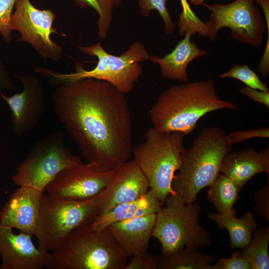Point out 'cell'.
<instances>
[{
    "label": "cell",
    "instance_id": "30bf717a",
    "mask_svg": "<svg viewBox=\"0 0 269 269\" xmlns=\"http://www.w3.org/2000/svg\"><path fill=\"white\" fill-rule=\"evenodd\" d=\"M255 0H235L228 4L203 3L210 11L206 21L210 29V39L214 41L219 30L227 27L231 36L240 42L253 47L263 43L266 25Z\"/></svg>",
    "mask_w": 269,
    "mask_h": 269
},
{
    "label": "cell",
    "instance_id": "5b68a950",
    "mask_svg": "<svg viewBox=\"0 0 269 269\" xmlns=\"http://www.w3.org/2000/svg\"><path fill=\"white\" fill-rule=\"evenodd\" d=\"M92 222L73 230L51 253L48 269H124L128 257L107 228L92 229Z\"/></svg>",
    "mask_w": 269,
    "mask_h": 269
},
{
    "label": "cell",
    "instance_id": "ba28073f",
    "mask_svg": "<svg viewBox=\"0 0 269 269\" xmlns=\"http://www.w3.org/2000/svg\"><path fill=\"white\" fill-rule=\"evenodd\" d=\"M97 195L84 200H72L44 193L34 235L38 248L52 252L75 228L92 222L97 214Z\"/></svg>",
    "mask_w": 269,
    "mask_h": 269
},
{
    "label": "cell",
    "instance_id": "cb8c5ba5",
    "mask_svg": "<svg viewBox=\"0 0 269 269\" xmlns=\"http://www.w3.org/2000/svg\"><path fill=\"white\" fill-rule=\"evenodd\" d=\"M253 238L248 246L249 261L252 269H269V227L256 229Z\"/></svg>",
    "mask_w": 269,
    "mask_h": 269
},
{
    "label": "cell",
    "instance_id": "e575fe53",
    "mask_svg": "<svg viewBox=\"0 0 269 269\" xmlns=\"http://www.w3.org/2000/svg\"><path fill=\"white\" fill-rule=\"evenodd\" d=\"M15 90V86L10 79L3 64L0 60V91Z\"/></svg>",
    "mask_w": 269,
    "mask_h": 269
},
{
    "label": "cell",
    "instance_id": "4dcf8cb0",
    "mask_svg": "<svg viewBox=\"0 0 269 269\" xmlns=\"http://www.w3.org/2000/svg\"><path fill=\"white\" fill-rule=\"evenodd\" d=\"M161 256L147 252L134 256L124 269H160Z\"/></svg>",
    "mask_w": 269,
    "mask_h": 269
},
{
    "label": "cell",
    "instance_id": "1f68e13d",
    "mask_svg": "<svg viewBox=\"0 0 269 269\" xmlns=\"http://www.w3.org/2000/svg\"><path fill=\"white\" fill-rule=\"evenodd\" d=\"M229 142L232 145L254 137L269 138V129L261 127L255 129L233 132L227 134Z\"/></svg>",
    "mask_w": 269,
    "mask_h": 269
},
{
    "label": "cell",
    "instance_id": "f546056e",
    "mask_svg": "<svg viewBox=\"0 0 269 269\" xmlns=\"http://www.w3.org/2000/svg\"><path fill=\"white\" fill-rule=\"evenodd\" d=\"M17 0H0V33L6 43L12 40L11 18Z\"/></svg>",
    "mask_w": 269,
    "mask_h": 269
},
{
    "label": "cell",
    "instance_id": "9a60e30c",
    "mask_svg": "<svg viewBox=\"0 0 269 269\" xmlns=\"http://www.w3.org/2000/svg\"><path fill=\"white\" fill-rule=\"evenodd\" d=\"M0 224V269H41L46 267L51 253L36 247L32 235Z\"/></svg>",
    "mask_w": 269,
    "mask_h": 269
},
{
    "label": "cell",
    "instance_id": "7c38bea8",
    "mask_svg": "<svg viewBox=\"0 0 269 269\" xmlns=\"http://www.w3.org/2000/svg\"><path fill=\"white\" fill-rule=\"evenodd\" d=\"M112 172L94 163L82 162L62 170L46 186L47 194L72 200H84L98 195L107 185Z\"/></svg>",
    "mask_w": 269,
    "mask_h": 269
},
{
    "label": "cell",
    "instance_id": "484cf974",
    "mask_svg": "<svg viewBox=\"0 0 269 269\" xmlns=\"http://www.w3.org/2000/svg\"><path fill=\"white\" fill-rule=\"evenodd\" d=\"M182 12L179 15L178 32L184 36L189 32L192 35L198 33L201 36L210 38V29L206 22L200 19L192 10L188 0H180Z\"/></svg>",
    "mask_w": 269,
    "mask_h": 269
},
{
    "label": "cell",
    "instance_id": "4fadbf2b",
    "mask_svg": "<svg viewBox=\"0 0 269 269\" xmlns=\"http://www.w3.org/2000/svg\"><path fill=\"white\" fill-rule=\"evenodd\" d=\"M14 76L22 84V91L9 97L2 91H0V95L11 110L12 130L20 136L37 124L45 107V96L42 84L34 75L14 74Z\"/></svg>",
    "mask_w": 269,
    "mask_h": 269
},
{
    "label": "cell",
    "instance_id": "8d00e7d4",
    "mask_svg": "<svg viewBox=\"0 0 269 269\" xmlns=\"http://www.w3.org/2000/svg\"><path fill=\"white\" fill-rule=\"evenodd\" d=\"M114 0L115 4L116 6H119L120 4L122 1V0Z\"/></svg>",
    "mask_w": 269,
    "mask_h": 269
},
{
    "label": "cell",
    "instance_id": "7a4b0ae2",
    "mask_svg": "<svg viewBox=\"0 0 269 269\" xmlns=\"http://www.w3.org/2000/svg\"><path fill=\"white\" fill-rule=\"evenodd\" d=\"M235 104L217 93L212 79L186 82L163 91L149 110L153 128L164 132L189 134L206 114L221 109L235 110Z\"/></svg>",
    "mask_w": 269,
    "mask_h": 269
},
{
    "label": "cell",
    "instance_id": "e0dca14e",
    "mask_svg": "<svg viewBox=\"0 0 269 269\" xmlns=\"http://www.w3.org/2000/svg\"><path fill=\"white\" fill-rule=\"evenodd\" d=\"M156 213L113 223L106 228L128 257L147 252Z\"/></svg>",
    "mask_w": 269,
    "mask_h": 269
},
{
    "label": "cell",
    "instance_id": "8fae6325",
    "mask_svg": "<svg viewBox=\"0 0 269 269\" xmlns=\"http://www.w3.org/2000/svg\"><path fill=\"white\" fill-rule=\"evenodd\" d=\"M11 18L12 30L20 33L18 42L28 43L45 60L58 62L62 57V47L51 38L53 33L61 34L53 27L56 14L51 9L40 10L30 0H17Z\"/></svg>",
    "mask_w": 269,
    "mask_h": 269
},
{
    "label": "cell",
    "instance_id": "3957f363",
    "mask_svg": "<svg viewBox=\"0 0 269 269\" xmlns=\"http://www.w3.org/2000/svg\"><path fill=\"white\" fill-rule=\"evenodd\" d=\"M231 150L222 128L202 130L191 146L182 152L181 166L172 182L175 194L185 204L193 203L198 193L216 179L224 158Z\"/></svg>",
    "mask_w": 269,
    "mask_h": 269
},
{
    "label": "cell",
    "instance_id": "2e32d148",
    "mask_svg": "<svg viewBox=\"0 0 269 269\" xmlns=\"http://www.w3.org/2000/svg\"><path fill=\"white\" fill-rule=\"evenodd\" d=\"M44 192L29 187L19 186L1 209L0 224L35 235L41 199Z\"/></svg>",
    "mask_w": 269,
    "mask_h": 269
},
{
    "label": "cell",
    "instance_id": "8992f818",
    "mask_svg": "<svg viewBox=\"0 0 269 269\" xmlns=\"http://www.w3.org/2000/svg\"><path fill=\"white\" fill-rule=\"evenodd\" d=\"M185 136L180 132H161L151 127L146 132L144 141L133 148L134 160L149 189L163 204L170 194H175L172 182L181 165Z\"/></svg>",
    "mask_w": 269,
    "mask_h": 269
},
{
    "label": "cell",
    "instance_id": "7402d4cb",
    "mask_svg": "<svg viewBox=\"0 0 269 269\" xmlns=\"http://www.w3.org/2000/svg\"><path fill=\"white\" fill-rule=\"evenodd\" d=\"M207 198L218 213L235 216L237 211L233 207L237 200L241 189L236 183L222 173L209 186Z\"/></svg>",
    "mask_w": 269,
    "mask_h": 269
},
{
    "label": "cell",
    "instance_id": "52a82bcc",
    "mask_svg": "<svg viewBox=\"0 0 269 269\" xmlns=\"http://www.w3.org/2000/svg\"><path fill=\"white\" fill-rule=\"evenodd\" d=\"M164 204L156 213L152 234L161 244L162 255L184 248L199 250L211 244L208 231L199 222L198 204H185L175 194H170Z\"/></svg>",
    "mask_w": 269,
    "mask_h": 269
},
{
    "label": "cell",
    "instance_id": "4316f807",
    "mask_svg": "<svg viewBox=\"0 0 269 269\" xmlns=\"http://www.w3.org/2000/svg\"><path fill=\"white\" fill-rule=\"evenodd\" d=\"M221 78H235L247 87L261 91L269 92L267 85L262 82L258 75L248 65H234L228 71L219 76Z\"/></svg>",
    "mask_w": 269,
    "mask_h": 269
},
{
    "label": "cell",
    "instance_id": "d6986e66",
    "mask_svg": "<svg viewBox=\"0 0 269 269\" xmlns=\"http://www.w3.org/2000/svg\"><path fill=\"white\" fill-rule=\"evenodd\" d=\"M191 35L190 33H186L173 50L163 57L150 55L149 60L159 66L163 78L188 82L187 68L189 63L207 54L206 51L199 48L195 42L191 40Z\"/></svg>",
    "mask_w": 269,
    "mask_h": 269
},
{
    "label": "cell",
    "instance_id": "f1b7e54d",
    "mask_svg": "<svg viewBox=\"0 0 269 269\" xmlns=\"http://www.w3.org/2000/svg\"><path fill=\"white\" fill-rule=\"evenodd\" d=\"M233 253L231 257L221 258L212 264L211 269H252L248 246Z\"/></svg>",
    "mask_w": 269,
    "mask_h": 269
},
{
    "label": "cell",
    "instance_id": "d590c367",
    "mask_svg": "<svg viewBox=\"0 0 269 269\" xmlns=\"http://www.w3.org/2000/svg\"><path fill=\"white\" fill-rule=\"evenodd\" d=\"M189 1L194 5L198 6L202 4L205 0H188Z\"/></svg>",
    "mask_w": 269,
    "mask_h": 269
},
{
    "label": "cell",
    "instance_id": "9c48e42d",
    "mask_svg": "<svg viewBox=\"0 0 269 269\" xmlns=\"http://www.w3.org/2000/svg\"><path fill=\"white\" fill-rule=\"evenodd\" d=\"M66 146L61 132H53L37 141L12 177L18 186L45 192L46 186L62 170L81 163Z\"/></svg>",
    "mask_w": 269,
    "mask_h": 269
},
{
    "label": "cell",
    "instance_id": "d4e9b609",
    "mask_svg": "<svg viewBox=\"0 0 269 269\" xmlns=\"http://www.w3.org/2000/svg\"><path fill=\"white\" fill-rule=\"evenodd\" d=\"M80 8L91 7L98 14V35L101 39L106 38L113 19L114 0H73Z\"/></svg>",
    "mask_w": 269,
    "mask_h": 269
},
{
    "label": "cell",
    "instance_id": "603a6c76",
    "mask_svg": "<svg viewBox=\"0 0 269 269\" xmlns=\"http://www.w3.org/2000/svg\"><path fill=\"white\" fill-rule=\"evenodd\" d=\"M215 258V255L184 248L172 254L162 255L160 269H211Z\"/></svg>",
    "mask_w": 269,
    "mask_h": 269
},
{
    "label": "cell",
    "instance_id": "d6a6232c",
    "mask_svg": "<svg viewBox=\"0 0 269 269\" xmlns=\"http://www.w3.org/2000/svg\"><path fill=\"white\" fill-rule=\"evenodd\" d=\"M268 178L267 184L255 193V210L262 216L268 222H269V180Z\"/></svg>",
    "mask_w": 269,
    "mask_h": 269
},
{
    "label": "cell",
    "instance_id": "6da1fadb",
    "mask_svg": "<svg viewBox=\"0 0 269 269\" xmlns=\"http://www.w3.org/2000/svg\"><path fill=\"white\" fill-rule=\"evenodd\" d=\"M52 102L87 162L111 169L132 157L131 111L125 94L112 84L86 78L59 85Z\"/></svg>",
    "mask_w": 269,
    "mask_h": 269
},
{
    "label": "cell",
    "instance_id": "836d02e7",
    "mask_svg": "<svg viewBox=\"0 0 269 269\" xmlns=\"http://www.w3.org/2000/svg\"><path fill=\"white\" fill-rule=\"evenodd\" d=\"M239 92L254 101L269 108V92H265L246 86L239 89Z\"/></svg>",
    "mask_w": 269,
    "mask_h": 269
},
{
    "label": "cell",
    "instance_id": "5bb4252c",
    "mask_svg": "<svg viewBox=\"0 0 269 269\" xmlns=\"http://www.w3.org/2000/svg\"><path fill=\"white\" fill-rule=\"evenodd\" d=\"M148 190V182L136 162L133 159L122 163L112 169L107 185L97 195L96 216L138 199Z\"/></svg>",
    "mask_w": 269,
    "mask_h": 269
},
{
    "label": "cell",
    "instance_id": "277c9868",
    "mask_svg": "<svg viewBox=\"0 0 269 269\" xmlns=\"http://www.w3.org/2000/svg\"><path fill=\"white\" fill-rule=\"evenodd\" d=\"M78 48L83 53L97 58L93 69L86 70L77 62L73 73H62L42 67H36L34 72L47 77L51 83L58 85L86 78L103 80L126 95L134 90L142 74V66L139 63L149 60L150 56L140 41L134 42L119 56L107 52L101 42L89 46L79 45Z\"/></svg>",
    "mask_w": 269,
    "mask_h": 269
},
{
    "label": "cell",
    "instance_id": "ac0fdd59",
    "mask_svg": "<svg viewBox=\"0 0 269 269\" xmlns=\"http://www.w3.org/2000/svg\"><path fill=\"white\" fill-rule=\"evenodd\" d=\"M220 172L233 179L241 189L254 176L269 174V147L260 152L253 148L229 152L224 158Z\"/></svg>",
    "mask_w": 269,
    "mask_h": 269
},
{
    "label": "cell",
    "instance_id": "83f0119b",
    "mask_svg": "<svg viewBox=\"0 0 269 269\" xmlns=\"http://www.w3.org/2000/svg\"><path fill=\"white\" fill-rule=\"evenodd\" d=\"M167 0H138V4L140 8V14L147 17L150 11L156 10L163 21L164 24V32L168 35H172L176 30V25L172 20L166 3Z\"/></svg>",
    "mask_w": 269,
    "mask_h": 269
},
{
    "label": "cell",
    "instance_id": "ffe728a7",
    "mask_svg": "<svg viewBox=\"0 0 269 269\" xmlns=\"http://www.w3.org/2000/svg\"><path fill=\"white\" fill-rule=\"evenodd\" d=\"M163 204L149 189L138 199L118 204L106 212L96 216L91 227L94 230H102L116 222L156 213Z\"/></svg>",
    "mask_w": 269,
    "mask_h": 269
},
{
    "label": "cell",
    "instance_id": "44dd1931",
    "mask_svg": "<svg viewBox=\"0 0 269 269\" xmlns=\"http://www.w3.org/2000/svg\"><path fill=\"white\" fill-rule=\"evenodd\" d=\"M208 217L216 222L220 229L228 231L231 248L243 249L248 246L258 225L251 211L246 213L241 218L219 213L209 214Z\"/></svg>",
    "mask_w": 269,
    "mask_h": 269
}]
</instances>
